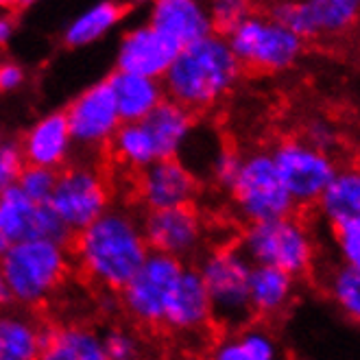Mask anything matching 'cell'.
<instances>
[{
    "label": "cell",
    "mask_w": 360,
    "mask_h": 360,
    "mask_svg": "<svg viewBox=\"0 0 360 360\" xmlns=\"http://www.w3.org/2000/svg\"><path fill=\"white\" fill-rule=\"evenodd\" d=\"M11 29H13V20L11 18H0V44L7 41Z\"/></svg>",
    "instance_id": "obj_36"
},
{
    "label": "cell",
    "mask_w": 360,
    "mask_h": 360,
    "mask_svg": "<svg viewBox=\"0 0 360 360\" xmlns=\"http://www.w3.org/2000/svg\"><path fill=\"white\" fill-rule=\"evenodd\" d=\"M193 124H195L193 118L184 114L177 105H173L166 98H162L158 108L140 120V127L146 131V136H149V140L153 144L155 160L173 158L181 136Z\"/></svg>",
    "instance_id": "obj_22"
},
{
    "label": "cell",
    "mask_w": 360,
    "mask_h": 360,
    "mask_svg": "<svg viewBox=\"0 0 360 360\" xmlns=\"http://www.w3.org/2000/svg\"><path fill=\"white\" fill-rule=\"evenodd\" d=\"M249 11H251V5H247V3H217V5H212V13L207 15L212 35L227 39L229 33L249 15Z\"/></svg>",
    "instance_id": "obj_30"
},
{
    "label": "cell",
    "mask_w": 360,
    "mask_h": 360,
    "mask_svg": "<svg viewBox=\"0 0 360 360\" xmlns=\"http://www.w3.org/2000/svg\"><path fill=\"white\" fill-rule=\"evenodd\" d=\"M63 114H66L68 120L70 136L88 144L103 142L120 122L116 98L108 81L90 88L86 94H81L75 103L68 105Z\"/></svg>",
    "instance_id": "obj_15"
},
{
    "label": "cell",
    "mask_w": 360,
    "mask_h": 360,
    "mask_svg": "<svg viewBox=\"0 0 360 360\" xmlns=\"http://www.w3.org/2000/svg\"><path fill=\"white\" fill-rule=\"evenodd\" d=\"M332 231H334V245L338 256L343 260V266L360 271V219L345 221L332 227Z\"/></svg>",
    "instance_id": "obj_29"
},
{
    "label": "cell",
    "mask_w": 360,
    "mask_h": 360,
    "mask_svg": "<svg viewBox=\"0 0 360 360\" xmlns=\"http://www.w3.org/2000/svg\"><path fill=\"white\" fill-rule=\"evenodd\" d=\"M63 249L72 278L103 306L118 300L122 288L149 258L144 238L134 223L120 214L101 217L90 227L72 231Z\"/></svg>",
    "instance_id": "obj_1"
},
{
    "label": "cell",
    "mask_w": 360,
    "mask_h": 360,
    "mask_svg": "<svg viewBox=\"0 0 360 360\" xmlns=\"http://www.w3.org/2000/svg\"><path fill=\"white\" fill-rule=\"evenodd\" d=\"M240 75L243 70L227 41L210 35L186 46L164 72L166 101L197 122L231 92Z\"/></svg>",
    "instance_id": "obj_2"
},
{
    "label": "cell",
    "mask_w": 360,
    "mask_h": 360,
    "mask_svg": "<svg viewBox=\"0 0 360 360\" xmlns=\"http://www.w3.org/2000/svg\"><path fill=\"white\" fill-rule=\"evenodd\" d=\"M249 275L251 264L234 245H219L203 262L201 280L210 297L212 316L221 332H243L253 326Z\"/></svg>",
    "instance_id": "obj_7"
},
{
    "label": "cell",
    "mask_w": 360,
    "mask_h": 360,
    "mask_svg": "<svg viewBox=\"0 0 360 360\" xmlns=\"http://www.w3.org/2000/svg\"><path fill=\"white\" fill-rule=\"evenodd\" d=\"M39 360H108L88 326L41 323Z\"/></svg>",
    "instance_id": "obj_17"
},
{
    "label": "cell",
    "mask_w": 360,
    "mask_h": 360,
    "mask_svg": "<svg viewBox=\"0 0 360 360\" xmlns=\"http://www.w3.org/2000/svg\"><path fill=\"white\" fill-rule=\"evenodd\" d=\"M181 262L173 256H151L146 258L134 280L118 295L120 314L144 345L166 349L164 341V314L171 292L181 278Z\"/></svg>",
    "instance_id": "obj_3"
},
{
    "label": "cell",
    "mask_w": 360,
    "mask_h": 360,
    "mask_svg": "<svg viewBox=\"0 0 360 360\" xmlns=\"http://www.w3.org/2000/svg\"><path fill=\"white\" fill-rule=\"evenodd\" d=\"M39 330L18 319H0V360H39Z\"/></svg>",
    "instance_id": "obj_24"
},
{
    "label": "cell",
    "mask_w": 360,
    "mask_h": 360,
    "mask_svg": "<svg viewBox=\"0 0 360 360\" xmlns=\"http://www.w3.org/2000/svg\"><path fill=\"white\" fill-rule=\"evenodd\" d=\"M151 29L173 39L181 51L212 35L210 18L201 11L197 3H188V0H164V3H158Z\"/></svg>",
    "instance_id": "obj_18"
},
{
    "label": "cell",
    "mask_w": 360,
    "mask_h": 360,
    "mask_svg": "<svg viewBox=\"0 0 360 360\" xmlns=\"http://www.w3.org/2000/svg\"><path fill=\"white\" fill-rule=\"evenodd\" d=\"M266 15L290 29L300 39L341 37L360 22V3L358 0L275 3L269 7Z\"/></svg>",
    "instance_id": "obj_13"
},
{
    "label": "cell",
    "mask_w": 360,
    "mask_h": 360,
    "mask_svg": "<svg viewBox=\"0 0 360 360\" xmlns=\"http://www.w3.org/2000/svg\"><path fill=\"white\" fill-rule=\"evenodd\" d=\"M295 280L288 273L271 266H251L249 275V304L253 312V326L260 319H273L286 310L292 300Z\"/></svg>",
    "instance_id": "obj_20"
},
{
    "label": "cell",
    "mask_w": 360,
    "mask_h": 360,
    "mask_svg": "<svg viewBox=\"0 0 360 360\" xmlns=\"http://www.w3.org/2000/svg\"><path fill=\"white\" fill-rule=\"evenodd\" d=\"M20 79H22V72H20L18 66H11V63H0V92L15 88Z\"/></svg>",
    "instance_id": "obj_34"
},
{
    "label": "cell",
    "mask_w": 360,
    "mask_h": 360,
    "mask_svg": "<svg viewBox=\"0 0 360 360\" xmlns=\"http://www.w3.org/2000/svg\"><path fill=\"white\" fill-rule=\"evenodd\" d=\"M134 7H136L134 3H105V5L92 9L68 31L66 44L68 46L88 44V41L96 39L103 31H108L114 22H118L122 15L129 13Z\"/></svg>",
    "instance_id": "obj_25"
},
{
    "label": "cell",
    "mask_w": 360,
    "mask_h": 360,
    "mask_svg": "<svg viewBox=\"0 0 360 360\" xmlns=\"http://www.w3.org/2000/svg\"><path fill=\"white\" fill-rule=\"evenodd\" d=\"M0 271L5 275L11 297L31 308L49 304L53 295L66 288L72 278L61 249L41 240L11 247L3 256Z\"/></svg>",
    "instance_id": "obj_6"
},
{
    "label": "cell",
    "mask_w": 360,
    "mask_h": 360,
    "mask_svg": "<svg viewBox=\"0 0 360 360\" xmlns=\"http://www.w3.org/2000/svg\"><path fill=\"white\" fill-rule=\"evenodd\" d=\"M199 193L201 184L197 177L188 173L173 155L166 160H155L142 168L124 197V205L142 210L146 217L153 210L193 203Z\"/></svg>",
    "instance_id": "obj_12"
},
{
    "label": "cell",
    "mask_w": 360,
    "mask_h": 360,
    "mask_svg": "<svg viewBox=\"0 0 360 360\" xmlns=\"http://www.w3.org/2000/svg\"><path fill=\"white\" fill-rule=\"evenodd\" d=\"M214 360H275V343L264 330L247 328L234 341H223Z\"/></svg>",
    "instance_id": "obj_26"
},
{
    "label": "cell",
    "mask_w": 360,
    "mask_h": 360,
    "mask_svg": "<svg viewBox=\"0 0 360 360\" xmlns=\"http://www.w3.org/2000/svg\"><path fill=\"white\" fill-rule=\"evenodd\" d=\"M306 142L319 151H330V146L336 142V131L332 129V124L326 120H312L306 134Z\"/></svg>",
    "instance_id": "obj_33"
},
{
    "label": "cell",
    "mask_w": 360,
    "mask_h": 360,
    "mask_svg": "<svg viewBox=\"0 0 360 360\" xmlns=\"http://www.w3.org/2000/svg\"><path fill=\"white\" fill-rule=\"evenodd\" d=\"M0 231L13 247L37 240L63 247L72 236V229L59 219L49 201L35 203L18 186L0 197Z\"/></svg>",
    "instance_id": "obj_11"
},
{
    "label": "cell",
    "mask_w": 360,
    "mask_h": 360,
    "mask_svg": "<svg viewBox=\"0 0 360 360\" xmlns=\"http://www.w3.org/2000/svg\"><path fill=\"white\" fill-rule=\"evenodd\" d=\"M179 53L181 49L173 39L153 31L151 27L140 29L122 37L118 70L142 79L160 77L171 68V63Z\"/></svg>",
    "instance_id": "obj_16"
},
{
    "label": "cell",
    "mask_w": 360,
    "mask_h": 360,
    "mask_svg": "<svg viewBox=\"0 0 360 360\" xmlns=\"http://www.w3.org/2000/svg\"><path fill=\"white\" fill-rule=\"evenodd\" d=\"M271 158L295 205H314L338 171L330 153L297 138L280 142Z\"/></svg>",
    "instance_id": "obj_10"
},
{
    "label": "cell",
    "mask_w": 360,
    "mask_h": 360,
    "mask_svg": "<svg viewBox=\"0 0 360 360\" xmlns=\"http://www.w3.org/2000/svg\"><path fill=\"white\" fill-rule=\"evenodd\" d=\"M201 236V214L193 203L153 210L144 217V243L160 256L188 253Z\"/></svg>",
    "instance_id": "obj_14"
},
{
    "label": "cell",
    "mask_w": 360,
    "mask_h": 360,
    "mask_svg": "<svg viewBox=\"0 0 360 360\" xmlns=\"http://www.w3.org/2000/svg\"><path fill=\"white\" fill-rule=\"evenodd\" d=\"M57 177H59V166H55V168H25L22 175L18 179V188L22 190L31 201L46 203L53 197Z\"/></svg>",
    "instance_id": "obj_28"
},
{
    "label": "cell",
    "mask_w": 360,
    "mask_h": 360,
    "mask_svg": "<svg viewBox=\"0 0 360 360\" xmlns=\"http://www.w3.org/2000/svg\"><path fill=\"white\" fill-rule=\"evenodd\" d=\"M229 190L249 225L292 217L295 207H297L275 171L273 158L266 153L247 158Z\"/></svg>",
    "instance_id": "obj_9"
},
{
    "label": "cell",
    "mask_w": 360,
    "mask_h": 360,
    "mask_svg": "<svg viewBox=\"0 0 360 360\" xmlns=\"http://www.w3.org/2000/svg\"><path fill=\"white\" fill-rule=\"evenodd\" d=\"M9 302H11V290H9V286H7V282H5L3 271H0V308L7 306Z\"/></svg>",
    "instance_id": "obj_35"
},
{
    "label": "cell",
    "mask_w": 360,
    "mask_h": 360,
    "mask_svg": "<svg viewBox=\"0 0 360 360\" xmlns=\"http://www.w3.org/2000/svg\"><path fill=\"white\" fill-rule=\"evenodd\" d=\"M316 205L332 227L352 219H360V166L336 171Z\"/></svg>",
    "instance_id": "obj_23"
},
{
    "label": "cell",
    "mask_w": 360,
    "mask_h": 360,
    "mask_svg": "<svg viewBox=\"0 0 360 360\" xmlns=\"http://www.w3.org/2000/svg\"><path fill=\"white\" fill-rule=\"evenodd\" d=\"M70 138L66 114H55L37 122L33 129L18 142L25 168H55L63 164L66 144Z\"/></svg>",
    "instance_id": "obj_19"
},
{
    "label": "cell",
    "mask_w": 360,
    "mask_h": 360,
    "mask_svg": "<svg viewBox=\"0 0 360 360\" xmlns=\"http://www.w3.org/2000/svg\"><path fill=\"white\" fill-rule=\"evenodd\" d=\"M25 171L22 153H20L18 144H9L0 149V197H3L9 188H15L20 175Z\"/></svg>",
    "instance_id": "obj_31"
},
{
    "label": "cell",
    "mask_w": 360,
    "mask_h": 360,
    "mask_svg": "<svg viewBox=\"0 0 360 360\" xmlns=\"http://www.w3.org/2000/svg\"><path fill=\"white\" fill-rule=\"evenodd\" d=\"M328 295L349 319L360 321V271L338 266L328 275Z\"/></svg>",
    "instance_id": "obj_27"
},
{
    "label": "cell",
    "mask_w": 360,
    "mask_h": 360,
    "mask_svg": "<svg viewBox=\"0 0 360 360\" xmlns=\"http://www.w3.org/2000/svg\"><path fill=\"white\" fill-rule=\"evenodd\" d=\"M108 83L116 98L120 122H140L162 103V90L151 79H142L116 70L108 79Z\"/></svg>",
    "instance_id": "obj_21"
},
{
    "label": "cell",
    "mask_w": 360,
    "mask_h": 360,
    "mask_svg": "<svg viewBox=\"0 0 360 360\" xmlns=\"http://www.w3.org/2000/svg\"><path fill=\"white\" fill-rule=\"evenodd\" d=\"M243 72L275 75L292 68L304 53V39L275 22L266 11H249L225 39Z\"/></svg>",
    "instance_id": "obj_5"
},
{
    "label": "cell",
    "mask_w": 360,
    "mask_h": 360,
    "mask_svg": "<svg viewBox=\"0 0 360 360\" xmlns=\"http://www.w3.org/2000/svg\"><path fill=\"white\" fill-rule=\"evenodd\" d=\"M251 266H271L304 278L314 264V240L308 227L295 217L249 225L240 240Z\"/></svg>",
    "instance_id": "obj_8"
},
{
    "label": "cell",
    "mask_w": 360,
    "mask_h": 360,
    "mask_svg": "<svg viewBox=\"0 0 360 360\" xmlns=\"http://www.w3.org/2000/svg\"><path fill=\"white\" fill-rule=\"evenodd\" d=\"M243 158L238 153L236 146H223V151L219 155V162H217V168H214V175H217V181L221 186H227L231 188L240 173V166H243Z\"/></svg>",
    "instance_id": "obj_32"
},
{
    "label": "cell",
    "mask_w": 360,
    "mask_h": 360,
    "mask_svg": "<svg viewBox=\"0 0 360 360\" xmlns=\"http://www.w3.org/2000/svg\"><path fill=\"white\" fill-rule=\"evenodd\" d=\"M116 197L114 179L98 146L92 144L90 162H66L59 164V177L53 190L51 205L72 231L90 227L103 217L105 207Z\"/></svg>",
    "instance_id": "obj_4"
}]
</instances>
